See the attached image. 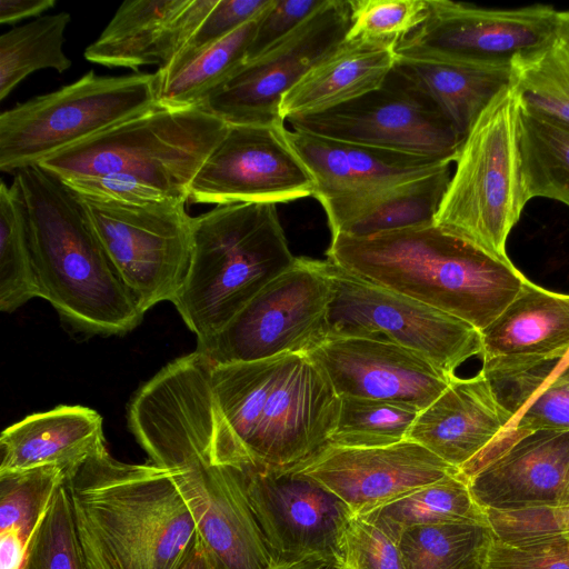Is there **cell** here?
<instances>
[{
  "label": "cell",
  "mask_w": 569,
  "mask_h": 569,
  "mask_svg": "<svg viewBox=\"0 0 569 569\" xmlns=\"http://www.w3.org/2000/svg\"><path fill=\"white\" fill-rule=\"evenodd\" d=\"M511 419L482 371L470 378L455 376L443 392L418 413L407 440L460 470L493 445Z\"/></svg>",
  "instance_id": "obj_22"
},
{
  "label": "cell",
  "mask_w": 569,
  "mask_h": 569,
  "mask_svg": "<svg viewBox=\"0 0 569 569\" xmlns=\"http://www.w3.org/2000/svg\"><path fill=\"white\" fill-rule=\"evenodd\" d=\"M300 469L338 496L355 516L459 472L410 440L375 448L328 445Z\"/></svg>",
  "instance_id": "obj_19"
},
{
  "label": "cell",
  "mask_w": 569,
  "mask_h": 569,
  "mask_svg": "<svg viewBox=\"0 0 569 569\" xmlns=\"http://www.w3.org/2000/svg\"><path fill=\"white\" fill-rule=\"evenodd\" d=\"M451 163L421 178L319 201L331 234L369 237L433 223Z\"/></svg>",
  "instance_id": "obj_25"
},
{
  "label": "cell",
  "mask_w": 569,
  "mask_h": 569,
  "mask_svg": "<svg viewBox=\"0 0 569 569\" xmlns=\"http://www.w3.org/2000/svg\"><path fill=\"white\" fill-rule=\"evenodd\" d=\"M68 12L40 16L0 36V100L29 74L53 69L67 71L72 62L63 51Z\"/></svg>",
  "instance_id": "obj_33"
},
{
  "label": "cell",
  "mask_w": 569,
  "mask_h": 569,
  "mask_svg": "<svg viewBox=\"0 0 569 569\" xmlns=\"http://www.w3.org/2000/svg\"><path fill=\"white\" fill-rule=\"evenodd\" d=\"M214 460L241 470L299 467L329 445L341 398L306 353L213 365Z\"/></svg>",
  "instance_id": "obj_2"
},
{
  "label": "cell",
  "mask_w": 569,
  "mask_h": 569,
  "mask_svg": "<svg viewBox=\"0 0 569 569\" xmlns=\"http://www.w3.org/2000/svg\"><path fill=\"white\" fill-rule=\"evenodd\" d=\"M513 83L525 108L569 128V50L557 38L513 67Z\"/></svg>",
  "instance_id": "obj_36"
},
{
  "label": "cell",
  "mask_w": 569,
  "mask_h": 569,
  "mask_svg": "<svg viewBox=\"0 0 569 569\" xmlns=\"http://www.w3.org/2000/svg\"><path fill=\"white\" fill-rule=\"evenodd\" d=\"M39 298L21 208L10 188L0 184V310L13 312Z\"/></svg>",
  "instance_id": "obj_35"
},
{
  "label": "cell",
  "mask_w": 569,
  "mask_h": 569,
  "mask_svg": "<svg viewBox=\"0 0 569 569\" xmlns=\"http://www.w3.org/2000/svg\"><path fill=\"white\" fill-rule=\"evenodd\" d=\"M362 516L399 540L403 530L447 521H487L467 482L458 473L416 489Z\"/></svg>",
  "instance_id": "obj_32"
},
{
  "label": "cell",
  "mask_w": 569,
  "mask_h": 569,
  "mask_svg": "<svg viewBox=\"0 0 569 569\" xmlns=\"http://www.w3.org/2000/svg\"><path fill=\"white\" fill-rule=\"evenodd\" d=\"M54 6V0H1L0 22L13 23L32 17L38 18Z\"/></svg>",
  "instance_id": "obj_47"
},
{
  "label": "cell",
  "mask_w": 569,
  "mask_h": 569,
  "mask_svg": "<svg viewBox=\"0 0 569 569\" xmlns=\"http://www.w3.org/2000/svg\"><path fill=\"white\" fill-rule=\"evenodd\" d=\"M557 40L569 50V10L557 13Z\"/></svg>",
  "instance_id": "obj_50"
},
{
  "label": "cell",
  "mask_w": 569,
  "mask_h": 569,
  "mask_svg": "<svg viewBox=\"0 0 569 569\" xmlns=\"http://www.w3.org/2000/svg\"><path fill=\"white\" fill-rule=\"evenodd\" d=\"M315 180L284 122L229 124L190 183L188 201L229 204L313 197Z\"/></svg>",
  "instance_id": "obj_16"
},
{
  "label": "cell",
  "mask_w": 569,
  "mask_h": 569,
  "mask_svg": "<svg viewBox=\"0 0 569 569\" xmlns=\"http://www.w3.org/2000/svg\"><path fill=\"white\" fill-rule=\"evenodd\" d=\"M272 0H218L193 36L163 69L156 72L168 74L198 52L224 39L243 24L257 18Z\"/></svg>",
  "instance_id": "obj_42"
},
{
  "label": "cell",
  "mask_w": 569,
  "mask_h": 569,
  "mask_svg": "<svg viewBox=\"0 0 569 569\" xmlns=\"http://www.w3.org/2000/svg\"><path fill=\"white\" fill-rule=\"evenodd\" d=\"M28 541L14 529L0 531V569H24Z\"/></svg>",
  "instance_id": "obj_46"
},
{
  "label": "cell",
  "mask_w": 569,
  "mask_h": 569,
  "mask_svg": "<svg viewBox=\"0 0 569 569\" xmlns=\"http://www.w3.org/2000/svg\"><path fill=\"white\" fill-rule=\"evenodd\" d=\"M519 130L527 200L548 198L569 207V128L521 104Z\"/></svg>",
  "instance_id": "obj_31"
},
{
  "label": "cell",
  "mask_w": 569,
  "mask_h": 569,
  "mask_svg": "<svg viewBox=\"0 0 569 569\" xmlns=\"http://www.w3.org/2000/svg\"><path fill=\"white\" fill-rule=\"evenodd\" d=\"M158 106L157 73L98 76L0 114V170L16 173Z\"/></svg>",
  "instance_id": "obj_9"
},
{
  "label": "cell",
  "mask_w": 569,
  "mask_h": 569,
  "mask_svg": "<svg viewBox=\"0 0 569 569\" xmlns=\"http://www.w3.org/2000/svg\"><path fill=\"white\" fill-rule=\"evenodd\" d=\"M308 356L339 397L397 402L419 411L431 405L455 377L419 353L363 338H330Z\"/></svg>",
  "instance_id": "obj_18"
},
{
  "label": "cell",
  "mask_w": 569,
  "mask_h": 569,
  "mask_svg": "<svg viewBox=\"0 0 569 569\" xmlns=\"http://www.w3.org/2000/svg\"><path fill=\"white\" fill-rule=\"evenodd\" d=\"M179 569H216L199 535Z\"/></svg>",
  "instance_id": "obj_49"
},
{
  "label": "cell",
  "mask_w": 569,
  "mask_h": 569,
  "mask_svg": "<svg viewBox=\"0 0 569 569\" xmlns=\"http://www.w3.org/2000/svg\"><path fill=\"white\" fill-rule=\"evenodd\" d=\"M340 411L329 446L346 448H375L407 440L418 413L407 405L340 397Z\"/></svg>",
  "instance_id": "obj_34"
},
{
  "label": "cell",
  "mask_w": 569,
  "mask_h": 569,
  "mask_svg": "<svg viewBox=\"0 0 569 569\" xmlns=\"http://www.w3.org/2000/svg\"><path fill=\"white\" fill-rule=\"evenodd\" d=\"M329 262L332 299L328 338H363L419 353L449 376L481 356V332L470 323L376 286Z\"/></svg>",
  "instance_id": "obj_12"
},
{
  "label": "cell",
  "mask_w": 569,
  "mask_h": 569,
  "mask_svg": "<svg viewBox=\"0 0 569 569\" xmlns=\"http://www.w3.org/2000/svg\"><path fill=\"white\" fill-rule=\"evenodd\" d=\"M86 569H179L198 528L172 472L104 449L66 480Z\"/></svg>",
  "instance_id": "obj_4"
},
{
  "label": "cell",
  "mask_w": 569,
  "mask_h": 569,
  "mask_svg": "<svg viewBox=\"0 0 569 569\" xmlns=\"http://www.w3.org/2000/svg\"><path fill=\"white\" fill-rule=\"evenodd\" d=\"M350 26V0H327L288 37L246 62L203 107L228 124L284 122L283 96L345 41Z\"/></svg>",
  "instance_id": "obj_15"
},
{
  "label": "cell",
  "mask_w": 569,
  "mask_h": 569,
  "mask_svg": "<svg viewBox=\"0 0 569 569\" xmlns=\"http://www.w3.org/2000/svg\"><path fill=\"white\" fill-rule=\"evenodd\" d=\"M291 130L455 162L465 138L396 64L376 90L336 108L287 120Z\"/></svg>",
  "instance_id": "obj_14"
},
{
  "label": "cell",
  "mask_w": 569,
  "mask_h": 569,
  "mask_svg": "<svg viewBox=\"0 0 569 569\" xmlns=\"http://www.w3.org/2000/svg\"><path fill=\"white\" fill-rule=\"evenodd\" d=\"M396 66L437 104L463 137L496 94L513 82V68L397 59Z\"/></svg>",
  "instance_id": "obj_28"
},
{
  "label": "cell",
  "mask_w": 569,
  "mask_h": 569,
  "mask_svg": "<svg viewBox=\"0 0 569 569\" xmlns=\"http://www.w3.org/2000/svg\"><path fill=\"white\" fill-rule=\"evenodd\" d=\"M519 92L500 90L466 136L435 224L503 259L528 200L521 176Z\"/></svg>",
  "instance_id": "obj_8"
},
{
  "label": "cell",
  "mask_w": 569,
  "mask_h": 569,
  "mask_svg": "<svg viewBox=\"0 0 569 569\" xmlns=\"http://www.w3.org/2000/svg\"><path fill=\"white\" fill-rule=\"evenodd\" d=\"M562 371L569 372V365Z\"/></svg>",
  "instance_id": "obj_53"
},
{
  "label": "cell",
  "mask_w": 569,
  "mask_h": 569,
  "mask_svg": "<svg viewBox=\"0 0 569 569\" xmlns=\"http://www.w3.org/2000/svg\"><path fill=\"white\" fill-rule=\"evenodd\" d=\"M396 42L345 39L282 98L281 118L318 113L379 88L393 69Z\"/></svg>",
  "instance_id": "obj_26"
},
{
  "label": "cell",
  "mask_w": 569,
  "mask_h": 569,
  "mask_svg": "<svg viewBox=\"0 0 569 569\" xmlns=\"http://www.w3.org/2000/svg\"><path fill=\"white\" fill-rule=\"evenodd\" d=\"M10 188L24 219L39 298L81 333L133 330L146 311L111 262L79 194L39 164L17 171Z\"/></svg>",
  "instance_id": "obj_3"
},
{
  "label": "cell",
  "mask_w": 569,
  "mask_h": 569,
  "mask_svg": "<svg viewBox=\"0 0 569 569\" xmlns=\"http://www.w3.org/2000/svg\"><path fill=\"white\" fill-rule=\"evenodd\" d=\"M346 39L398 42L426 19L428 0H350Z\"/></svg>",
  "instance_id": "obj_40"
},
{
  "label": "cell",
  "mask_w": 569,
  "mask_h": 569,
  "mask_svg": "<svg viewBox=\"0 0 569 569\" xmlns=\"http://www.w3.org/2000/svg\"><path fill=\"white\" fill-rule=\"evenodd\" d=\"M272 569H347L336 557L310 556L295 561L276 565Z\"/></svg>",
  "instance_id": "obj_48"
},
{
  "label": "cell",
  "mask_w": 569,
  "mask_h": 569,
  "mask_svg": "<svg viewBox=\"0 0 569 569\" xmlns=\"http://www.w3.org/2000/svg\"><path fill=\"white\" fill-rule=\"evenodd\" d=\"M104 449L101 416L88 407L60 405L27 416L2 431L0 472L53 466L68 479Z\"/></svg>",
  "instance_id": "obj_24"
},
{
  "label": "cell",
  "mask_w": 569,
  "mask_h": 569,
  "mask_svg": "<svg viewBox=\"0 0 569 569\" xmlns=\"http://www.w3.org/2000/svg\"><path fill=\"white\" fill-rule=\"evenodd\" d=\"M493 533L487 521H447L402 531L405 569H485Z\"/></svg>",
  "instance_id": "obj_30"
},
{
  "label": "cell",
  "mask_w": 569,
  "mask_h": 569,
  "mask_svg": "<svg viewBox=\"0 0 569 569\" xmlns=\"http://www.w3.org/2000/svg\"><path fill=\"white\" fill-rule=\"evenodd\" d=\"M241 471L274 566L310 556L341 560L343 536L355 515L338 496L300 466Z\"/></svg>",
  "instance_id": "obj_17"
},
{
  "label": "cell",
  "mask_w": 569,
  "mask_h": 569,
  "mask_svg": "<svg viewBox=\"0 0 569 569\" xmlns=\"http://www.w3.org/2000/svg\"><path fill=\"white\" fill-rule=\"evenodd\" d=\"M568 365H569V351L563 357V359L561 361H559V363L557 365V367L552 373V377L549 379V381L552 380L553 378H556Z\"/></svg>",
  "instance_id": "obj_51"
},
{
  "label": "cell",
  "mask_w": 569,
  "mask_h": 569,
  "mask_svg": "<svg viewBox=\"0 0 569 569\" xmlns=\"http://www.w3.org/2000/svg\"><path fill=\"white\" fill-rule=\"evenodd\" d=\"M493 537L520 541L569 533V505L518 510H483Z\"/></svg>",
  "instance_id": "obj_44"
},
{
  "label": "cell",
  "mask_w": 569,
  "mask_h": 569,
  "mask_svg": "<svg viewBox=\"0 0 569 569\" xmlns=\"http://www.w3.org/2000/svg\"><path fill=\"white\" fill-rule=\"evenodd\" d=\"M330 262L376 286L488 327L528 280L497 258L433 223L373 234H331Z\"/></svg>",
  "instance_id": "obj_5"
},
{
  "label": "cell",
  "mask_w": 569,
  "mask_h": 569,
  "mask_svg": "<svg viewBox=\"0 0 569 569\" xmlns=\"http://www.w3.org/2000/svg\"><path fill=\"white\" fill-rule=\"evenodd\" d=\"M79 197L111 262L143 310L173 302L191 261L193 217L186 210L188 200L133 203Z\"/></svg>",
  "instance_id": "obj_11"
},
{
  "label": "cell",
  "mask_w": 569,
  "mask_h": 569,
  "mask_svg": "<svg viewBox=\"0 0 569 569\" xmlns=\"http://www.w3.org/2000/svg\"><path fill=\"white\" fill-rule=\"evenodd\" d=\"M277 204H217L192 219L188 277L173 300L198 346L293 264Z\"/></svg>",
  "instance_id": "obj_6"
},
{
  "label": "cell",
  "mask_w": 569,
  "mask_h": 569,
  "mask_svg": "<svg viewBox=\"0 0 569 569\" xmlns=\"http://www.w3.org/2000/svg\"><path fill=\"white\" fill-rule=\"evenodd\" d=\"M228 126L203 104H158L39 166L63 181L112 176L188 200L191 181Z\"/></svg>",
  "instance_id": "obj_7"
},
{
  "label": "cell",
  "mask_w": 569,
  "mask_h": 569,
  "mask_svg": "<svg viewBox=\"0 0 569 569\" xmlns=\"http://www.w3.org/2000/svg\"><path fill=\"white\" fill-rule=\"evenodd\" d=\"M261 14V13H260ZM190 58L174 71L158 77V104H202L206 98L246 62L259 17Z\"/></svg>",
  "instance_id": "obj_29"
},
{
  "label": "cell",
  "mask_w": 569,
  "mask_h": 569,
  "mask_svg": "<svg viewBox=\"0 0 569 569\" xmlns=\"http://www.w3.org/2000/svg\"><path fill=\"white\" fill-rule=\"evenodd\" d=\"M569 430V372L561 371L542 386L511 420L506 432L480 456L463 467L471 475L510 445L536 431Z\"/></svg>",
  "instance_id": "obj_38"
},
{
  "label": "cell",
  "mask_w": 569,
  "mask_h": 569,
  "mask_svg": "<svg viewBox=\"0 0 569 569\" xmlns=\"http://www.w3.org/2000/svg\"><path fill=\"white\" fill-rule=\"evenodd\" d=\"M557 13L546 4L489 9L428 0L425 21L397 42V59L513 68L556 41Z\"/></svg>",
  "instance_id": "obj_13"
},
{
  "label": "cell",
  "mask_w": 569,
  "mask_h": 569,
  "mask_svg": "<svg viewBox=\"0 0 569 569\" xmlns=\"http://www.w3.org/2000/svg\"><path fill=\"white\" fill-rule=\"evenodd\" d=\"M341 560L347 569H405L399 540L362 515L346 529Z\"/></svg>",
  "instance_id": "obj_41"
},
{
  "label": "cell",
  "mask_w": 569,
  "mask_h": 569,
  "mask_svg": "<svg viewBox=\"0 0 569 569\" xmlns=\"http://www.w3.org/2000/svg\"><path fill=\"white\" fill-rule=\"evenodd\" d=\"M332 292L328 260L296 257L197 351L213 365L308 355L328 338Z\"/></svg>",
  "instance_id": "obj_10"
},
{
  "label": "cell",
  "mask_w": 569,
  "mask_h": 569,
  "mask_svg": "<svg viewBox=\"0 0 569 569\" xmlns=\"http://www.w3.org/2000/svg\"><path fill=\"white\" fill-rule=\"evenodd\" d=\"M480 332L482 360L510 356L562 360L569 351V295L527 280L515 299Z\"/></svg>",
  "instance_id": "obj_27"
},
{
  "label": "cell",
  "mask_w": 569,
  "mask_h": 569,
  "mask_svg": "<svg viewBox=\"0 0 569 569\" xmlns=\"http://www.w3.org/2000/svg\"><path fill=\"white\" fill-rule=\"evenodd\" d=\"M327 0H272L261 12L247 52L251 61L280 42L318 11Z\"/></svg>",
  "instance_id": "obj_45"
},
{
  "label": "cell",
  "mask_w": 569,
  "mask_h": 569,
  "mask_svg": "<svg viewBox=\"0 0 569 569\" xmlns=\"http://www.w3.org/2000/svg\"><path fill=\"white\" fill-rule=\"evenodd\" d=\"M212 362L193 351L163 367L128 406V427L149 462L172 472L216 569H272L242 471L211 457Z\"/></svg>",
  "instance_id": "obj_1"
},
{
  "label": "cell",
  "mask_w": 569,
  "mask_h": 569,
  "mask_svg": "<svg viewBox=\"0 0 569 569\" xmlns=\"http://www.w3.org/2000/svg\"><path fill=\"white\" fill-rule=\"evenodd\" d=\"M560 505H569V483L565 490V493L561 498Z\"/></svg>",
  "instance_id": "obj_52"
},
{
  "label": "cell",
  "mask_w": 569,
  "mask_h": 569,
  "mask_svg": "<svg viewBox=\"0 0 569 569\" xmlns=\"http://www.w3.org/2000/svg\"><path fill=\"white\" fill-rule=\"evenodd\" d=\"M485 569H569V533L520 541L493 537Z\"/></svg>",
  "instance_id": "obj_43"
},
{
  "label": "cell",
  "mask_w": 569,
  "mask_h": 569,
  "mask_svg": "<svg viewBox=\"0 0 569 569\" xmlns=\"http://www.w3.org/2000/svg\"><path fill=\"white\" fill-rule=\"evenodd\" d=\"M218 0H129L121 3L84 58L139 73L144 66H169Z\"/></svg>",
  "instance_id": "obj_20"
},
{
  "label": "cell",
  "mask_w": 569,
  "mask_h": 569,
  "mask_svg": "<svg viewBox=\"0 0 569 569\" xmlns=\"http://www.w3.org/2000/svg\"><path fill=\"white\" fill-rule=\"evenodd\" d=\"M24 569H86L66 483L57 490L29 541Z\"/></svg>",
  "instance_id": "obj_39"
},
{
  "label": "cell",
  "mask_w": 569,
  "mask_h": 569,
  "mask_svg": "<svg viewBox=\"0 0 569 569\" xmlns=\"http://www.w3.org/2000/svg\"><path fill=\"white\" fill-rule=\"evenodd\" d=\"M463 480L482 510L560 505L569 483V430L526 435Z\"/></svg>",
  "instance_id": "obj_21"
},
{
  "label": "cell",
  "mask_w": 569,
  "mask_h": 569,
  "mask_svg": "<svg viewBox=\"0 0 569 569\" xmlns=\"http://www.w3.org/2000/svg\"><path fill=\"white\" fill-rule=\"evenodd\" d=\"M67 475L53 466L0 472V531L17 530L29 543Z\"/></svg>",
  "instance_id": "obj_37"
},
{
  "label": "cell",
  "mask_w": 569,
  "mask_h": 569,
  "mask_svg": "<svg viewBox=\"0 0 569 569\" xmlns=\"http://www.w3.org/2000/svg\"><path fill=\"white\" fill-rule=\"evenodd\" d=\"M288 139L315 180L318 201L421 178L452 163L296 130H288Z\"/></svg>",
  "instance_id": "obj_23"
}]
</instances>
